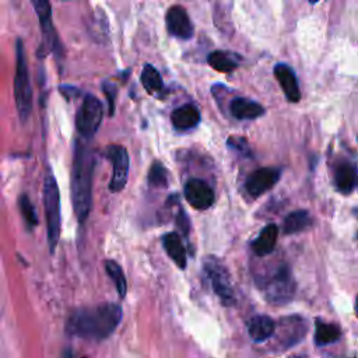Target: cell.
<instances>
[{
  "label": "cell",
  "instance_id": "obj_33",
  "mask_svg": "<svg viewBox=\"0 0 358 358\" xmlns=\"http://www.w3.org/2000/svg\"><path fill=\"white\" fill-rule=\"evenodd\" d=\"M309 1H310V3H312V4H315V3H317V1H319V0H309Z\"/></svg>",
  "mask_w": 358,
  "mask_h": 358
},
{
  "label": "cell",
  "instance_id": "obj_4",
  "mask_svg": "<svg viewBox=\"0 0 358 358\" xmlns=\"http://www.w3.org/2000/svg\"><path fill=\"white\" fill-rule=\"evenodd\" d=\"M43 207L46 215L48 243L50 253L55 252L60 238V193L53 173L49 171L43 178Z\"/></svg>",
  "mask_w": 358,
  "mask_h": 358
},
{
  "label": "cell",
  "instance_id": "obj_3",
  "mask_svg": "<svg viewBox=\"0 0 358 358\" xmlns=\"http://www.w3.org/2000/svg\"><path fill=\"white\" fill-rule=\"evenodd\" d=\"M14 99L21 122H25L32 110V87L27 66L24 43L15 42V74H14Z\"/></svg>",
  "mask_w": 358,
  "mask_h": 358
},
{
  "label": "cell",
  "instance_id": "obj_13",
  "mask_svg": "<svg viewBox=\"0 0 358 358\" xmlns=\"http://www.w3.org/2000/svg\"><path fill=\"white\" fill-rule=\"evenodd\" d=\"M168 32L180 39H190L194 34L193 24L186 13V10L180 6H172L165 17Z\"/></svg>",
  "mask_w": 358,
  "mask_h": 358
},
{
  "label": "cell",
  "instance_id": "obj_2",
  "mask_svg": "<svg viewBox=\"0 0 358 358\" xmlns=\"http://www.w3.org/2000/svg\"><path fill=\"white\" fill-rule=\"evenodd\" d=\"M122 320V308L116 303H103L77 309L67 322V331L81 338L101 341L109 337Z\"/></svg>",
  "mask_w": 358,
  "mask_h": 358
},
{
  "label": "cell",
  "instance_id": "obj_24",
  "mask_svg": "<svg viewBox=\"0 0 358 358\" xmlns=\"http://www.w3.org/2000/svg\"><path fill=\"white\" fill-rule=\"evenodd\" d=\"M141 84L145 88V91L148 94H161L164 90V83H162V77L158 73V70L151 66V64H145L143 67L141 71Z\"/></svg>",
  "mask_w": 358,
  "mask_h": 358
},
{
  "label": "cell",
  "instance_id": "obj_22",
  "mask_svg": "<svg viewBox=\"0 0 358 358\" xmlns=\"http://www.w3.org/2000/svg\"><path fill=\"white\" fill-rule=\"evenodd\" d=\"M312 225L310 214L306 210H296L289 213L282 222V231L285 235H292L305 231Z\"/></svg>",
  "mask_w": 358,
  "mask_h": 358
},
{
  "label": "cell",
  "instance_id": "obj_8",
  "mask_svg": "<svg viewBox=\"0 0 358 358\" xmlns=\"http://www.w3.org/2000/svg\"><path fill=\"white\" fill-rule=\"evenodd\" d=\"M34 10L38 15L39 25H41V34H42V43L39 48V57H43L49 53H56L59 52V41L57 35L53 27L52 21V6L49 0H32Z\"/></svg>",
  "mask_w": 358,
  "mask_h": 358
},
{
  "label": "cell",
  "instance_id": "obj_19",
  "mask_svg": "<svg viewBox=\"0 0 358 358\" xmlns=\"http://www.w3.org/2000/svg\"><path fill=\"white\" fill-rule=\"evenodd\" d=\"M171 122L176 130H189L199 124L200 112L194 105H182L171 113Z\"/></svg>",
  "mask_w": 358,
  "mask_h": 358
},
{
  "label": "cell",
  "instance_id": "obj_12",
  "mask_svg": "<svg viewBox=\"0 0 358 358\" xmlns=\"http://www.w3.org/2000/svg\"><path fill=\"white\" fill-rule=\"evenodd\" d=\"M278 179H280V169L259 168L248 176L245 182V187L250 196L259 197L260 194L270 190L278 182Z\"/></svg>",
  "mask_w": 358,
  "mask_h": 358
},
{
  "label": "cell",
  "instance_id": "obj_18",
  "mask_svg": "<svg viewBox=\"0 0 358 358\" xmlns=\"http://www.w3.org/2000/svg\"><path fill=\"white\" fill-rule=\"evenodd\" d=\"M277 238H278V227L275 224H268L260 231L259 236L255 241H252L250 248L255 255L267 256L274 250Z\"/></svg>",
  "mask_w": 358,
  "mask_h": 358
},
{
  "label": "cell",
  "instance_id": "obj_17",
  "mask_svg": "<svg viewBox=\"0 0 358 358\" xmlns=\"http://www.w3.org/2000/svg\"><path fill=\"white\" fill-rule=\"evenodd\" d=\"M162 246L166 252V255L171 257V260L182 270L187 266V257H186V249L180 239V236L176 232H168L162 236Z\"/></svg>",
  "mask_w": 358,
  "mask_h": 358
},
{
  "label": "cell",
  "instance_id": "obj_1",
  "mask_svg": "<svg viewBox=\"0 0 358 358\" xmlns=\"http://www.w3.org/2000/svg\"><path fill=\"white\" fill-rule=\"evenodd\" d=\"M95 168V157L87 140H77L71 166V201L76 217L84 224L92 207V176Z\"/></svg>",
  "mask_w": 358,
  "mask_h": 358
},
{
  "label": "cell",
  "instance_id": "obj_11",
  "mask_svg": "<svg viewBox=\"0 0 358 358\" xmlns=\"http://www.w3.org/2000/svg\"><path fill=\"white\" fill-rule=\"evenodd\" d=\"M186 201L197 210H207L213 206L215 196L213 189L201 179H189L183 189Z\"/></svg>",
  "mask_w": 358,
  "mask_h": 358
},
{
  "label": "cell",
  "instance_id": "obj_6",
  "mask_svg": "<svg viewBox=\"0 0 358 358\" xmlns=\"http://www.w3.org/2000/svg\"><path fill=\"white\" fill-rule=\"evenodd\" d=\"M295 280L288 266H280L274 274L264 281L263 291L266 299L273 305L288 303L295 294Z\"/></svg>",
  "mask_w": 358,
  "mask_h": 358
},
{
  "label": "cell",
  "instance_id": "obj_14",
  "mask_svg": "<svg viewBox=\"0 0 358 358\" xmlns=\"http://www.w3.org/2000/svg\"><path fill=\"white\" fill-rule=\"evenodd\" d=\"M274 77L277 78L285 98L289 102H298L301 99V91L294 70L282 63L274 66Z\"/></svg>",
  "mask_w": 358,
  "mask_h": 358
},
{
  "label": "cell",
  "instance_id": "obj_9",
  "mask_svg": "<svg viewBox=\"0 0 358 358\" xmlns=\"http://www.w3.org/2000/svg\"><path fill=\"white\" fill-rule=\"evenodd\" d=\"M105 157L112 164V178L109 182V190L117 193L124 189L129 176L130 158L127 150L119 144H109L105 148Z\"/></svg>",
  "mask_w": 358,
  "mask_h": 358
},
{
  "label": "cell",
  "instance_id": "obj_27",
  "mask_svg": "<svg viewBox=\"0 0 358 358\" xmlns=\"http://www.w3.org/2000/svg\"><path fill=\"white\" fill-rule=\"evenodd\" d=\"M18 207H20V213H21L22 218L25 220L27 225L29 228H34L38 224V217H36L35 208L27 194H21L18 197Z\"/></svg>",
  "mask_w": 358,
  "mask_h": 358
},
{
  "label": "cell",
  "instance_id": "obj_26",
  "mask_svg": "<svg viewBox=\"0 0 358 358\" xmlns=\"http://www.w3.org/2000/svg\"><path fill=\"white\" fill-rule=\"evenodd\" d=\"M148 185L152 187H166L168 186V171L166 168L159 162L155 161L148 171Z\"/></svg>",
  "mask_w": 358,
  "mask_h": 358
},
{
  "label": "cell",
  "instance_id": "obj_31",
  "mask_svg": "<svg viewBox=\"0 0 358 358\" xmlns=\"http://www.w3.org/2000/svg\"><path fill=\"white\" fill-rule=\"evenodd\" d=\"M63 358H78V357H76L70 350H66L63 354ZM81 358H87V357H81Z\"/></svg>",
  "mask_w": 358,
  "mask_h": 358
},
{
  "label": "cell",
  "instance_id": "obj_20",
  "mask_svg": "<svg viewBox=\"0 0 358 358\" xmlns=\"http://www.w3.org/2000/svg\"><path fill=\"white\" fill-rule=\"evenodd\" d=\"M229 112L236 119L252 120L262 116L264 113V108L255 101L246 98H235L229 103Z\"/></svg>",
  "mask_w": 358,
  "mask_h": 358
},
{
  "label": "cell",
  "instance_id": "obj_15",
  "mask_svg": "<svg viewBox=\"0 0 358 358\" xmlns=\"http://www.w3.org/2000/svg\"><path fill=\"white\" fill-rule=\"evenodd\" d=\"M334 185L343 194H350L358 185V171L354 164L340 161L334 169Z\"/></svg>",
  "mask_w": 358,
  "mask_h": 358
},
{
  "label": "cell",
  "instance_id": "obj_7",
  "mask_svg": "<svg viewBox=\"0 0 358 358\" xmlns=\"http://www.w3.org/2000/svg\"><path fill=\"white\" fill-rule=\"evenodd\" d=\"M103 116V106L95 95H85L76 115V129L83 140H91L98 131Z\"/></svg>",
  "mask_w": 358,
  "mask_h": 358
},
{
  "label": "cell",
  "instance_id": "obj_28",
  "mask_svg": "<svg viewBox=\"0 0 358 358\" xmlns=\"http://www.w3.org/2000/svg\"><path fill=\"white\" fill-rule=\"evenodd\" d=\"M102 91L108 99V108H109V116L115 115V101H116V94H117V88L113 83L105 81L102 84Z\"/></svg>",
  "mask_w": 358,
  "mask_h": 358
},
{
  "label": "cell",
  "instance_id": "obj_25",
  "mask_svg": "<svg viewBox=\"0 0 358 358\" xmlns=\"http://www.w3.org/2000/svg\"><path fill=\"white\" fill-rule=\"evenodd\" d=\"M105 268H106L108 275H109L110 280L113 281L119 296H120V298H124L126 291H127V282H126V277H124V274H123L122 267H120L116 262H113V260H106V262H105Z\"/></svg>",
  "mask_w": 358,
  "mask_h": 358
},
{
  "label": "cell",
  "instance_id": "obj_23",
  "mask_svg": "<svg viewBox=\"0 0 358 358\" xmlns=\"http://www.w3.org/2000/svg\"><path fill=\"white\" fill-rule=\"evenodd\" d=\"M208 64L220 73H231L239 66V57L224 50H214L207 57Z\"/></svg>",
  "mask_w": 358,
  "mask_h": 358
},
{
  "label": "cell",
  "instance_id": "obj_5",
  "mask_svg": "<svg viewBox=\"0 0 358 358\" xmlns=\"http://www.w3.org/2000/svg\"><path fill=\"white\" fill-rule=\"evenodd\" d=\"M203 268L214 294L220 298L221 303L225 306L235 305V292L231 284L229 273L224 263H221V260H218L215 256H208L203 263Z\"/></svg>",
  "mask_w": 358,
  "mask_h": 358
},
{
  "label": "cell",
  "instance_id": "obj_21",
  "mask_svg": "<svg viewBox=\"0 0 358 358\" xmlns=\"http://www.w3.org/2000/svg\"><path fill=\"white\" fill-rule=\"evenodd\" d=\"M315 336L313 341L316 347H323L327 344H333L340 340L341 329L336 323H327L322 319L315 320Z\"/></svg>",
  "mask_w": 358,
  "mask_h": 358
},
{
  "label": "cell",
  "instance_id": "obj_16",
  "mask_svg": "<svg viewBox=\"0 0 358 358\" xmlns=\"http://www.w3.org/2000/svg\"><path fill=\"white\" fill-rule=\"evenodd\" d=\"M275 322L267 315H256L248 322V333L255 343H263L273 337Z\"/></svg>",
  "mask_w": 358,
  "mask_h": 358
},
{
  "label": "cell",
  "instance_id": "obj_29",
  "mask_svg": "<svg viewBox=\"0 0 358 358\" xmlns=\"http://www.w3.org/2000/svg\"><path fill=\"white\" fill-rule=\"evenodd\" d=\"M176 225L185 236L189 235L190 222H189V218H187V215H186V213L183 211L182 207H179V211H178V215H176Z\"/></svg>",
  "mask_w": 358,
  "mask_h": 358
},
{
  "label": "cell",
  "instance_id": "obj_30",
  "mask_svg": "<svg viewBox=\"0 0 358 358\" xmlns=\"http://www.w3.org/2000/svg\"><path fill=\"white\" fill-rule=\"evenodd\" d=\"M228 147L239 151V152H246L249 154V148H248V143L245 138L241 137H228Z\"/></svg>",
  "mask_w": 358,
  "mask_h": 358
},
{
  "label": "cell",
  "instance_id": "obj_10",
  "mask_svg": "<svg viewBox=\"0 0 358 358\" xmlns=\"http://www.w3.org/2000/svg\"><path fill=\"white\" fill-rule=\"evenodd\" d=\"M306 333V324L299 316H287L281 317L275 323V331L273 336H277V343L282 348H291L298 344Z\"/></svg>",
  "mask_w": 358,
  "mask_h": 358
},
{
  "label": "cell",
  "instance_id": "obj_32",
  "mask_svg": "<svg viewBox=\"0 0 358 358\" xmlns=\"http://www.w3.org/2000/svg\"><path fill=\"white\" fill-rule=\"evenodd\" d=\"M355 315L358 317V295H357V299H355Z\"/></svg>",
  "mask_w": 358,
  "mask_h": 358
}]
</instances>
